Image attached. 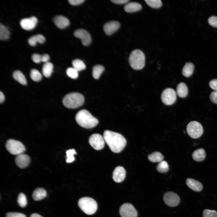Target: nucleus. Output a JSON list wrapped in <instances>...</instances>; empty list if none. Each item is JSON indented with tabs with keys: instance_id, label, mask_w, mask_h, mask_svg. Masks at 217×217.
I'll use <instances>...</instances> for the list:
<instances>
[{
	"instance_id": "423d86ee",
	"label": "nucleus",
	"mask_w": 217,
	"mask_h": 217,
	"mask_svg": "<svg viewBox=\"0 0 217 217\" xmlns=\"http://www.w3.org/2000/svg\"><path fill=\"white\" fill-rule=\"evenodd\" d=\"M6 147L10 153L14 155H18L22 154L26 150L25 147L22 143L12 139L7 141Z\"/></svg>"
},
{
	"instance_id": "9b49d317",
	"label": "nucleus",
	"mask_w": 217,
	"mask_h": 217,
	"mask_svg": "<svg viewBox=\"0 0 217 217\" xmlns=\"http://www.w3.org/2000/svg\"><path fill=\"white\" fill-rule=\"evenodd\" d=\"M163 200L167 206L170 207H175L178 205L180 199L179 196L172 192L166 193L163 196Z\"/></svg>"
},
{
	"instance_id": "e433bc0d",
	"label": "nucleus",
	"mask_w": 217,
	"mask_h": 217,
	"mask_svg": "<svg viewBox=\"0 0 217 217\" xmlns=\"http://www.w3.org/2000/svg\"><path fill=\"white\" fill-rule=\"evenodd\" d=\"M203 217H217V212L215 210L206 209L203 212Z\"/></svg>"
},
{
	"instance_id": "6ab92c4d",
	"label": "nucleus",
	"mask_w": 217,
	"mask_h": 217,
	"mask_svg": "<svg viewBox=\"0 0 217 217\" xmlns=\"http://www.w3.org/2000/svg\"><path fill=\"white\" fill-rule=\"evenodd\" d=\"M142 8V6L140 3L134 2L127 3L124 6V11L127 13H133L140 11Z\"/></svg>"
},
{
	"instance_id": "ddd939ff",
	"label": "nucleus",
	"mask_w": 217,
	"mask_h": 217,
	"mask_svg": "<svg viewBox=\"0 0 217 217\" xmlns=\"http://www.w3.org/2000/svg\"><path fill=\"white\" fill-rule=\"evenodd\" d=\"M38 22L37 19L35 16L22 19L20 24L21 27L26 30H30L33 29Z\"/></svg>"
},
{
	"instance_id": "a19ab883",
	"label": "nucleus",
	"mask_w": 217,
	"mask_h": 217,
	"mask_svg": "<svg viewBox=\"0 0 217 217\" xmlns=\"http://www.w3.org/2000/svg\"><path fill=\"white\" fill-rule=\"evenodd\" d=\"M210 98L213 103L217 104V91H214L212 92L210 94Z\"/></svg>"
},
{
	"instance_id": "a211bd4d",
	"label": "nucleus",
	"mask_w": 217,
	"mask_h": 217,
	"mask_svg": "<svg viewBox=\"0 0 217 217\" xmlns=\"http://www.w3.org/2000/svg\"><path fill=\"white\" fill-rule=\"evenodd\" d=\"M186 184L189 188L195 191H200L203 188L201 183L192 178H187L186 180Z\"/></svg>"
},
{
	"instance_id": "58836bf2",
	"label": "nucleus",
	"mask_w": 217,
	"mask_h": 217,
	"mask_svg": "<svg viewBox=\"0 0 217 217\" xmlns=\"http://www.w3.org/2000/svg\"><path fill=\"white\" fill-rule=\"evenodd\" d=\"M31 59L35 63H39L42 62V55L37 53H34L32 55Z\"/></svg>"
},
{
	"instance_id": "7ed1b4c3",
	"label": "nucleus",
	"mask_w": 217,
	"mask_h": 217,
	"mask_svg": "<svg viewBox=\"0 0 217 217\" xmlns=\"http://www.w3.org/2000/svg\"><path fill=\"white\" fill-rule=\"evenodd\" d=\"M84 96L77 92H73L66 94L62 99V103L66 107L74 109L82 106L84 102Z\"/></svg>"
},
{
	"instance_id": "a18cd8bd",
	"label": "nucleus",
	"mask_w": 217,
	"mask_h": 217,
	"mask_svg": "<svg viewBox=\"0 0 217 217\" xmlns=\"http://www.w3.org/2000/svg\"><path fill=\"white\" fill-rule=\"evenodd\" d=\"M50 57L48 55L45 54L42 55V62L46 63L49 61Z\"/></svg>"
},
{
	"instance_id": "2eb2a0df",
	"label": "nucleus",
	"mask_w": 217,
	"mask_h": 217,
	"mask_svg": "<svg viewBox=\"0 0 217 217\" xmlns=\"http://www.w3.org/2000/svg\"><path fill=\"white\" fill-rule=\"evenodd\" d=\"M125 176L126 171L121 166H118L113 172L112 178L115 181L120 183L124 180Z\"/></svg>"
},
{
	"instance_id": "412c9836",
	"label": "nucleus",
	"mask_w": 217,
	"mask_h": 217,
	"mask_svg": "<svg viewBox=\"0 0 217 217\" xmlns=\"http://www.w3.org/2000/svg\"><path fill=\"white\" fill-rule=\"evenodd\" d=\"M46 195L47 192L44 189L39 187L34 190L32 196L34 200L38 201L44 198Z\"/></svg>"
},
{
	"instance_id": "2f4dec72",
	"label": "nucleus",
	"mask_w": 217,
	"mask_h": 217,
	"mask_svg": "<svg viewBox=\"0 0 217 217\" xmlns=\"http://www.w3.org/2000/svg\"><path fill=\"white\" fill-rule=\"evenodd\" d=\"M157 170L159 172L163 173L167 172L169 169L168 165L165 161L159 162L156 167Z\"/></svg>"
},
{
	"instance_id": "a878e982",
	"label": "nucleus",
	"mask_w": 217,
	"mask_h": 217,
	"mask_svg": "<svg viewBox=\"0 0 217 217\" xmlns=\"http://www.w3.org/2000/svg\"><path fill=\"white\" fill-rule=\"evenodd\" d=\"M194 69L193 64L191 62H187L185 64L183 68L182 71V74L186 77H189L193 73Z\"/></svg>"
},
{
	"instance_id": "f3484780",
	"label": "nucleus",
	"mask_w": 217,
	"mask_h": 217,
	"mask_svg": "<svg viewBox=\"0 0 217 217\" xmlns=\"http://www.w3.org/2000/svg\"><path fill=\"white\" fill-rule=\"evenodd\" d=\"M53 21L56 26L58 28L63 29L68 27L70 24L68 19L64 16L59 15L55 17Z\"/></svg>"
},
{
	"instance_id": "c9c22d12",
	"label": "nucleus",
	"mask_w": 217,
	"mask_h": 217,
	"mask_svg": "<svg viewBox=\"0 0 217 217\" xmlns=\"http://www.w3.org/2000/svg\"><path fill=\"white\" fill-rule=\"evenodd\" d=\"M67 158L66 162L67 163H71L73 162L75 159L74 157V154H76V151L74 149H70L67 150L66 152Z\"/></svg>"
},
{
	"instance_id": "39448f33",
	"label": "nucleus",
	"mask_w": 217,
	"mask_h": 217,
	"mask_svg": "<svg viewBox=\"0 0 217 217\" xmlns=\"http://www.w3.org/2000/svg\"><path fill=\"white\" fill-rule=\"evenodd\" d=\"M78 205L80 209L88 215L94 213L97 209L96 202L89 197H83L80 199L78 201Z\"/></svg>"
},
{
	"instance_id": "bb28decb",
	"label": "nucleus",
	"mask_w": 217,
	"mask_h": 217,
	"mask_svg": "<svg viewBox=\"0 0 217 217\" xmlns=\"http://www.w3.org/2000/svg\"><path fill=\"white\" fill-rule=\"evenodd\" d=\"M105 70L104 67L101 65H95L93 68L92 74L93 77L98 79Z\"/></svg>"
},
{
	"instance_id": "49530a36",
	"label": "nucleus",
	"mask_w": 217,
	"mask_h": 217,
	"mask_svg": "<svg viewBox=\"0 0 217 217\" xmlns=\"http://www.w3.org/2000/svg\"><path fill=\"white\" fill-rule=\"evenodd\" d=\"M5 99V96L1 91L0 92V102L2 103L3 102Z\"/></svg>"
},
{
	"instance_id": "4be33fe9",
	"label": "nucleus",
	"mask_w": 217,
	"mask_h": 217,
	"mask_svg": "<svg viewBox=\"0 0 217 217\" xmlns=\"http://www.w3.org/2000/svg\"><path fill=\"white\" fill-rule=\"evenodd\" d=\"M188 93V89L187 85L184 83H179L177 86L176 94L178 96L183 98L186 97Z\"/></svg>"
},
{
	"instance_id": "1a4fd4ad",
	"label": "nucleus",
	"mask_w": 217,
	"mask_h": 217,
	"mask_svg": "<svg viewBox=\"0 0 217 217\" xmlns=\"http://www.w3.org/2000/svg\"><path fill=\"white\" fill-rule=\"evenodd\" d=\"M89 142L90 145L95 149L100 150L103 148L105 140L103 137L98 134L92 135L89 137Z\"/></svg>"
},
{
	"instance_id": "7c9ffc66",
	"label": "nucleus",
	"mask_w": 217,
	"mask_h": 217,
	"mask_svg": "<svg viewBox=\"0 0 217 217\" xmlns=\"http://www.w3.org/2000/svg\"><path fill=\"white\" fill-rule=\"evenodd\" d=\"M30 76L31 78L36 82L40 81L42 78V75L40 72L35 69H33L31 70Z\"/></svg>"
},
{
	"instance_id": "ea45409f",
	"label": "nucleus",
	"mask_w": 217,
	"mask_h": 217,
	"mask_svg": "<svg viewBox=\"0 0 217 217\" xmlns=\"http://www.w3.org/2000/svg\"><path fill=\"white\" fill-rule=\"evenodd\" d=\"M6 217H27L26 215L23 213L15 212H9L6 215Z\"/></svg>"
},
{
	"instance_id": "4468645a",
	"label": "nucleus",
	"mask_w": 217,
	"mask_h": 217,
	"mask_svg": "<svg viewBox=\"0 0 217 217\" xmlns=\"http://www.w3.org/2000/svg\"><path fill=\"white\" fill-rule=\"evenodd\" d=\"M120 26L118 21L113 20L108 22L103 27V30L106 35H110L117 31Z\"/></svg>"
},
{
	"instance_id": "20e7f679",
	"label": "nucleus",
	"mask_w": 217,
	"mask_h": 217,
	"mask_svg": "<svg viewBox=\"0 0 217 217\" xmlns=\"http://www.w3.org/2000/svg\"><path fill=\"white\" fill-rule=\"evenodd\" d=\"M145 60L144 54L139 49L133 51L129 57V62L130 66L136 70H141L144 68L145 65Z\"/></svg>"
},
{
	"instance_id": "393cba45",
	"label": "nucleus",
	"mask_w": 217,
	"mask_h": 217,
	"mask_svg": "<svg viewBox=\"0 0 217 217\" xmlns=\"http://www.w3.org/2000/svg\"><path fill=\"white\" fill-rule=\"evenodd\" d=\"M13 78L21 84L25 85L27 84V81L24 75L20 71H14L12 74Z\"/></svg>"
},
{
	"instance_id": "f704fd0d",
	"label": "nucleus",
	"mask_w": 217,
	"mask_h": 217,
	"mask_svg": "<svg viewBox=\"0 0 217 217\" xmlns=\"http://www.w3.org/2000/svg\"><path fill=\"white\" fill-rule=\"evenodd\" d=\"M67 75L73 79H76L78 76V71L73 67L68 68L66 71Z\"/></svg>"
},
{
	"instance_id": "f8f14e48",
	"label": "nucleus",
	"mask_w": 217,
	"mask_h": 217,
	"mask_svg": "<svg viewBox=\"0 0 217 217\" xmlns=\"http://www.w3.org/2000/svg\"><path fill=\"white\" fill-rule=\"evenodd\" d=\"M74 36L80 39L82 44L84 46L89 45L91 42L90 34L86 30L83 29L76 30L74 32Z\"/></svg>"
},
{
	"instance_id": "f257e3e1",
	"label": "nucleus",
	"mask_w": 217,
	"mask_h": 217,
	"mask_svg": "<svg viewBox=\"0 0 217 217\" xmlns=\"http://www.w3.org/2000/svg\"><path fill=\"white\" fill-rule=\"evenodd\" d=\"M103 137L111 150L114 153L120 152L126 146V140L120 134L105 130L103 133Z\"/></svg>"
},
{
	"instance_id": "37998d69",
	"label": "nucleus",
	"mask_w": 217,
	"mask_h": 217,
	"mask_svg": "<svg viewBox=\"0 0 217 217\" xmlns=\"http://www.w3.org/2000/svg\"><path fill=\"white\" fill-rule=\"evenodd\" d=\"M84 0H69V3L72 5H77L83 3Z\"/></svg>"
},
{
	"instance_id": "de8ad7c7",
	"label": "nucleus",
	"mask_w": 217,
	"mask_h": 217,
	"mask_svg": "<svg viewBox=\"0 0 217 217\" xmlns=\"http://www.w3.org/2000/svg\"><path fill=\"white\" fill-rule=\"evenodd\" d=\"M30 217H42V216L37 213H34L32 214Z\"/></svg>"
},
{
	"instance_id": "b1692460",
	"label": "nucleus",
	"mask_w": 217,
	"mask_h": 217,
	"mask_svg": "<svg viewBox=\"0 0 217 217\" xmlns=\"http://www.w3.org/2000/svg\"><path fill=\"white\" fill-rule=\"evenodd\" d=\"M53 65L51 62L48 61L45 63L42 68L43 75L46 77H50L52 72Z\"/></svg>"
},
{
	"instance_id": "f03ea898",
	"label": "nucleus",
	"mask_w": 217,
	"mask_h": 217,
	"mask_svg": "<svg viewBox=\"0 0 217 217\" xmlns=\"http://www.w3.org/2000/svg\"><path fill=\"white\" fill-rule=\"evenodd\" d=\"M75 119L78 124L86 128H91L98 123V120L87 110L83 109L80 110L76 115Z\"/></svg>"
},
{
	"instance_id": "72a5a7b5",
	"label": "nucleus",
	"mask_w": 217,
	"mask_h": 217,
	"mask_svg": "<svg viewBox=\"0 0 217 217\" xmlns=\"http://www.w3.org/2000/svg\"><path fill=\"white\" fill-rule=\"evenodd\" d=\"M17 202L20 207H25L27 203V199L25 195L22 193H20L17 197Z\"/></svg>"
},
{
	"instance_id": "9d476101",
	"label": "nucleus",
	"mask_w": 217,
	"mask_h": 217,
	"mask_svg": "<svg viewBox=\"0 0 217 217\" xmlns=\"http://www.w3.org/2000/svg\"><path fill=\"white\" fill-rule=\"evenodd\" d=\"M121 217H137V212L131 204L125 203L122 205L119 209Z\"/></svg>"
},
{
	"instance_id": "0eeeda50",
	"label": "nucleus",
	"mask_w": 217,
	"mask_h": 217,
	"mask_svg": "<svg viewBox=\"0 0 217 217\" xmlns=\"http://www.w3.org/2000/svg\"><path fill=\"white\" fill-rule=\"evenodd\" d=\"M187 131L191 137L197 139L200 137L203 134V129L200 123L193 121L190 122L187 124Z\"/></svg>"
},
{
	"instance_id": "c85d7f7f",
	"label": "nucleus",
	"mask_w": 217,
	"mask_h": 217,
	"mask_svg": "<svg viewBox=\"0 0 217 217\" xmlns=\"http://www.w3.org/2000/svg\"><path fill=\"white\" fill-rule=\"evenodd\" d=\"M73 67L78 71H81L86 68L83 62L79 59L74 60L72 62Z\"/></svg>"
},
{
	"instance_id": "6e6552de",
	"label": "nucleus",
	"mask_w": 217,
	"mask_h": 217,
	"mask_svg": "<svg viewBox=\"0 0 217 217\" xmlns=\"http://www.w3.org/2000/svg\"><path fill=\"white\" fill-rule=\"evenodd\" d=\"M176 92L172 88L165 89L161 95L162 102L166 105H170L173 104L176 100Z\"/></svg>"
},
{
	"instance_id": "79ce46f5",
	"label": "nucleus",
	"mask_w": 217,
	"mask_h": 217,
	"mask_svg": "<svg viewBox=\"0 0 217 217\" xmlns=\"http://www.w3.org/2000/svg\"><path fill=\"white\" fill-rule=\"evenodd\" d=\"M209 85L211 89L217 91V79H213L210 81Z\"/></svg>"
},
{
	"instance_id": "4c0bfd02",
	"label": "nucleus",
	"mask_w": 217,
	"mask_h": 217,
	"mask_svg": "<svg viewBox=\"0 0 217 217\" xmlns=\"http://www.w3.org/2000/svg\"><path fill=\"white\" fill-rule=\"evenodd\" d=\"M208 22L211 26L217 27V16L210 17L208 19Z\"/></svg>"
},
{
	"instance_id": "c03bdc74",
	"label": "nucleus",
	"mask_w": 217,
	"mask_h": 217,
	"mask_svg": "<svg viewBox=\"0 0 217 217\" xmlns=\"http://www.w3.org/2000/svg\"><path fill=\"white\" fill-rule=\"evenodd\" d=\"M113 3L119 4H122L127 3L130 1L129 0H111Z\"/></svg>"
},
{
	"instance_id": "dca6fc26",
	"label": "nucleus",
	"mask_w": 217,
	"mask_h": 217,
	"mask_svg": "<svg viewBox=\"0 0 217 217\" xmlns=\"http://www.w3.org/2000/svg\"><path fill=\"white\" fill-rule=\"evenodd\" d=\"M30 159L29 156L24 154L17 155L15 158V162L16 165L20 168L27 167L29 164Z\"/></svg>"
},
{
	"instance_id": "c756f323",
	"label": "nucleus",
	"mask_w": 217,
	"mask_h": 217,
	"mask_svg": "<svg viewBox=\"0 0 217 217\" xmlns=\"http://www.w3.org/2000/svg\"><path fill=\"white\" fill-rule=\"evenodd\" d=\"M10 32L7 27L3 24H0V39L6 40L8 39Z\"/></svg>"
},
{
	"instance_id": "aec40b11",
	"label": "nucleus",
	"mask_w": 217,
	"mask_h": 217,
	"mask_svg": "<svg viewBox=\"0 0 217 217\" xmlns=\"http://www.w3.org/2000/svg\"><path fill=\"white\" fill-rule=\"evenodd\" d=\"M45 38L42 35L38 34L32 36L28 40V42L31 46H35L37 42L42 44L45 41Z\"/></svg>"
},
{
	"instance_id": "5701e85b",
	"label": "nucleus",
	"mask_w": 217,
	"mask_h": 217,
	"mask_svg": "<svg viewBox=\"0 0 217 217\" xmlns=\"http://www.w3.org/2000/svg\"><path fill=\"white\" fill-rule=\"evenodd\" d=\"M192 156L193 160L195 161H202L206 157L205 151L202 148L197 149L193 152Z\"/></svg>"
},
{
	"instance_id": "473e14b6",
	"label": "nucleus",
	"mask_w": 217,
	"mask_h": 217,
	"mask_svg": "<svg viewBox=\"0 0 217 217\" xmlns=\"http://www.w3.org/2000/svg\"><path fill=\"white\" fill-rule=\"evenodd\" d=\"M145 1L148 5L154 8H159L162 5L160 0H145Z\"/></svg>"
},
{
	"instance_id": "cd10ccee",
	"label": "nucleus",
	"mask_w": 217,
	"mask_h": 217,
	"mask_svg": "<svg viewBox=\"0 0 217 217\" xmlns=\"http://www.w3.org/2000/svg\"><path fill=\"white\" fill-rule=\"evenodd\" d=\"M149 161L153 162H160L162 161L164 157L162 155L158 152H154L148 156Z\"/></svg>"
}]
</instances>
